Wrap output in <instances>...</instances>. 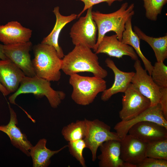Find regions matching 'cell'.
<instances>
[{"label":"cell","mask_w":167,"mask_h":167,"mask_svg":"<svg viewBox=\"0 0 167 167\" xmlns=\"http://www.w3.org/2000/svg\"><path fill=\"white\" fill-rule=\"evenodd\" d=\"M82 45H75L73 49L62 59L61 70L66 75L89 72L94 76L104 79L107 71L100 65L97 54Z\"/></svg>","instance_id":"1"},{"label":"cell","mask_w":167,"mask_h":167,"mask_svg":"<svg viewBox=\"0 0 167 167\" xmlns=\"http://www.w3.org/2000/svg\"><path fill=\"white\" fill-rule=\"evenodd\" d=\"M134 4L128 5L127 2L123 3L120 8L112 13L104 14L97 11L92 12L93 19L97 28L98 36L94 47L95 52L104 36L108 32L113 31L121 41L125 29V25L128 19L134 15Z\"/></svg>","instance_id":"2"},{"label":"cell","mask_w":167,"mask_h":167,"mask_svg":"<svg viewBox=\"0 0 167 167\" xmlns=\"http://www.w3.org/2000/svg\"><path fill=\"white\" fill-rule=\"evenodd\" d=\"M33 50L34 57L32 61L36 75L50 82L58 81L62 59L54 47L41 43L34 45Z\"/></svg>","instance_id":"3"},{"label":"cell","mask_w":167,"mask_h":167,"mask_svg":"<svg viewBox=\"0 0 167 167\" xmlns=\"http://www.w3.org/2000/svg\"><path fill=\"white\" fill-rule=\"evenodd\" d=\"M28 93L32 94L38 98L45 96L53 108H57L66 96L63 92L54 89L50 81L36 75L31 77L25 76L18 90L8 99L10 103L15 104V100L18 96Z\"/></svg>","instance_id":"4"},{"label":"cell","mask_w":167,"mask_h":167,"mask_svg":"<svg viewBox=\"0 0 167 167\" xmlns=\"http://www.w3.org/2000/svg\"><path fill=\"white\" fill-rule=\"evenodd\" d=\"M70 76L69 83L73 88L71 97L79 105L85 106L91 104L99 93L106 89V82L103 78L83 76L77 73Z\"/></svg>","instance_id":"5"},{"label":"cell","mask_w":167,"mask_h":167,"mask_svg":"<svg viewBox=\"0 0 167 167\" xmlns=\"http://www.w3.org/2000/svg\"><path fill=\"white\" fill-rule=\"evenodd\" d=\"M92 7L88 9L85 16L80 17L71 28L70 34L73 44L94 49L97 38V28L92 15Z\"/></svg>","instance_id":"6"},{"label":"cell","mask_w":167,"mask_h":167,"mask_svg":"<svg viewBox=\"0 0 167 167\" xmlns=\"http://www.w3.org/2000/svg\"><path fill=\"white\" fill-rule=\"evenodd\" d=\"M84 139L86 148L91 152L92 160L93 162L97 158V151L101 144L109 140H121L116 132L111 131L109 126L97 119L88 120L87 131Z\"/></svg>","instance_id":"7"},{"label":"cell","mask_w":167,"mask_h":167,"mask_svg":"<svg viewBox=\"0 0 167 167\" xmlns=\"http://www.w3.org/2000/svg\"><path fill=\"white\" fill-rule=\"evenodd\" d=\"M122 108L119 113L121 121L131 119L151 106L149 100L131 83L122 96Z\"/></svg>","instance_id":"8"},{"label":"cell","mask_w":167,"mask_h":167,"mask_svg":"<svg viewBox=\"0 0 167 167\" xmlns=\"http://www.w3.org/2000/svg\"><path fill=\"white\" fill-rule=\"evenodd\" d=\"M134 67L135 72L131 79V83L149 100L151 106L157 105L161 96L160 88L148 74L147 71L143 68L139 60L135 61Z\"/></svg>","instance_id":"9"},{"label":"cell","mask_w":167,"mask_h":167,"mask_svg":"<svg viewBox=\"0 0 167 167\" xmlns=\"http://www.w3.org/2000/svg\"><path fill=\"white\" fill-rule=\"evenodd\" d=\"M32 47L30 41L3 46V52L7 58L19 68L26 76L30 77L36 75L29 53Z\"/></svg>","instance_id":"10"},{"label":"cell","mask_w":167,"mask_h":167,"mask_svg":"<svg viewBox=\"0 0 167 167\" xmlns=\"http://www.w3.org/2000/svg\"><path fill=\"white\" fill-rule=\"evenodd\" d=\"M143 121H149L159 124L167 128V120L164 116L160 105L150 106L131 119L121 121L117 123L114 129L121 139L128 134L130 128L134 125Z\"/></svg>","instance_id":"11"},{"label":"cell","mask_w":167,"mask_h":167,"mask_svg":"<svg viewBox=\"0 0 167 167\" xmlns=\"http://www.w3.org/2000/svg\"><path fill=\"white\" fill-rule=\"evenodd\" d=\"M95 53L105 54L118 59L124 56H127L135 61L138 59V56L133 48L119 40L116 34L110 36L105 35Z\"/></svg>","instance_id":"12"},{"label":"cell","mask_w":167,"mask_h":167,"mask_svg":"<svg viewBox=\"0 0 167 167\" xmlns=\"http://www.w3.org/2000/svg\"><path fill=\"white\" fill-rule=\"evenodd\" d=\"M120 157L122 161L136 165L145 157L147 143L127 134L120 140Z\"/></svg>","instance_id":"13"},{"label":"cell","mask_w":167,"mask_h":167,"mask_svg":"<svg viewBox=\"0 0 167 167\" xmlns=\"http://www.w3.org/2000/svg\"><path fill=\"white\" fill-rule=\"evenodd\" d=\"M10 113L9 123L6 125L0 126V131L6 134L9 138L11 143L27 156H30V150L33 146L28 140L26 135L23 133L17 125V115L8 103Z\"/></svg>","instance_id":"14"},{"label":"cell","mask_w":167,"mask_h":167,"mask_svg":"<svg viewBox=\"0 0 167 167\" xmlns=\"http://www.w3.org/2000/svg\"><path fill=\"white\" fill-rule=\"evenodd\" d=\"M128 134L147 143L156 140L167 138V128L156 123L143 121L131 127Z\"/></svg>","instance_id":"15"},{"label":"cell","mask_w":167,"mask_h":167,"mask_svg":"<svg viewBox=\"0 0 167 167\" xmlns=\"http://www.w3.org/2000/svg\"><path fill=\"white\" fill-rule=\"evenodd\" d=\"M105 62L107 66L113 72L114 80L112 86L108 89L106 88L102 92L101 99L103 101H108L115 94L119 92L124 93L131 84V79L135 73L133 71L126 72L120 70L110 58H106Z\"/></svg>","instance_id":"16"},{"label":"cell","mask_w":167,"mask_h":167,"mask_svg":"<svg viewBox=\"0 0 167 167\" xmlns=\"http://www.w3.org/2000/svg\"><path fill=\"white\" fill-rule=\"evenodd\" d=\"M25 76L23 71L9 59L0 60V83L9 93L18 90Z\"/></svg>","instance_id":"17"},{"label":"cell","mask_w":167,"mask_h":167,"mask_svg":"<svg viewBox=\"0 0 167 167\" xmlns=\"http://www.w3.org/2000/svg\"><path fill=\"white\" fill-rule=\"evenodd\" d=\"M32 32L18 21H11L0 25V41L5 45L27 42L30 41Z\"/></svg>","instance_id":"18"},{"label":"cell","mask_w":167,"mask_h":167,"mask_svg":"<svg viewBox=\"0 0 167 167\" xmlns=\"http://www.w3.org/2000/svg\"><path fill=\"white\" fill-rule=\"evenodd\" d=\"M99 148L101 153L97 157L100 167H123L124 161L120 157V140L107 141Z\"/></svg>","instance_id":"19"},{"label":"cell","mask_w":167,"mask_h":167,"mask_svg":"<svg viewBox=\"0 0 167 167\" xmlns=\"http://www.w3.org/2000/svg\"><path fill=\"white\" fill-rule=\"evenodd\" d=\"M53 11L56 17L55 24L51 32L43 39L41 43L53 46L56 50L59 57L62 59L65 55L62 48L59 45L60 33L66 24L77 17V15L72 14L68 16L63 15L60 14L58 6L54 7Z\"/></svg>","instance_id":"20"},{"label":"cell","mask_w":167,"mask_h":167,"mask_svg":"<svg viewBox=\"0 0 167 167\" xmlns=\"http://www.w3.org/2000/svg\"><path fill=\"white\" fill-rule=\"evenodd\" d=\"M47 140L44 138L39 140L36 144L32 146L30 150L33 167H47L50 164L51 158L67 147L66 145L57 150L53 151L46 147Z\"/></svg>","instance_id":"21"},{"label":"cell","mask_w":167,"mask_h":167,"mask_svg":"<svg viewBox=\"0 0 167 167\" xmlns=\"http://www.w3.org/2000/svg\"><path fill=\"white\" fill-rule=\"evenodd\" d=\"M132 18H130L126 23L125 29L123 33L121 41L133 48L138 56L142 60L144 65L145 69L151 75L153 66L151 62L145 57L141 51L140 45V39L132 29Z\"/></svg>","instance_id":"22"},{"label":"cell","mask_w":167,"mask_h":167,"mask_svg":"<svg viewBox=\"0 0 167 167\" xmlns=\"http://www.w3.org/2000/svg\"><path fill=\"white\" fill-rule=\"evenodd\" d=\"M134 32L140 39L146 42L153 50L157 62H163L167 58V35L154 37L146 35L138 27L135 26Z\"/></svg>","instance_id":"23"},{"label":"cell","mask_w":167,"mask_h":167,"mask_svg":"<svg viewBox=\"0 0 167 167\" xmlns=\"http://www.w3.org/2000/svg\"><path fill=\"white\" fill-rule=\"evenodd\" d=\"M88 120H78L63 127L61 134L65 140L69 142L84 139L87 131Z\"/></svg>","instance_id":"24"},{"label":"cell","mask_w":167,"mask_h":167,"mask_svg":"<svg viewBox=\"0 0 167 167\" xmlns=\"http://www.w3.org/2000/svg\"><path fill=\"white\" fill-rule=\"evenodd\" d=\"M146 157L167 160V138L147 143Z\"/></svg>","instance_id":"25"},{"label":"cell","mask_w":167,"mask_h":167,"mask_svg":"<svg viewBox=\"0 0 167 167\" xmlns=\"http://www.w3.org/2000/svg\"><path fill=\"white\" fill-rule=\"evenodd\" d=\"M145 10L146 17L151 20L156 21L161 13L167 0H142Z\"/></svg>","instance_id":"26"},{"label":"cell","mask_w":167,"mask_h":167,"mask_svg":"<svg viewBox=\"0 0 167 167\" xmlns=\"http://www.w3.org/2000/svg\"><path fill=\"white\" fill-rule=\"evenodd\" d=\"M151 76L160 88H167V66L164 62L156 61L155 63Z\"/></svg>","instance_id":"27"},{"label":"cell","mask_w":167,"mask_h":167,"mask_svg":"<svg viewBox=\"0 0 167 167\" xmlns=\"http://www.w3.org/2000/svg\"><path fill=\"white\" fill-rule=\"evenodd\" d=\"M70 154L74 157L83 167H86L85 161L83 156L84 149L86 145L84 139L69 142L67 144Z\"/></svg>","instance_id":"28"},{"label":"cell","mask_w":167,"mask_h":167,"mask_svg":"<svg viewBox=\"0 0 167 167\" xmlns=\"http://www.w3.org/2000/svg\"><path fill=\"white\" fill-rule=\"evenodd\" d=\"M167 160L146 157L137 167H167Z\"/></svg>","instance_id":"29"},{"label":"cell","mask_w":167,"mask_h":167,"mask_svg":"<svg viewBox=\"0 0 167 167\" xmlns=\"http://www.w3.org/2000/svg\"><path fill=\"white\" fill-rule=\"evenodd\" d=\"M82 1L84 4V7L81 12L77 15V17L79 18L86 10L89 8L92 7L94 5L102 2H106L108 5L110 6L114 2L118 1L122 2L123 0H76Z\"/></svg>","instance_id":"30"},{"label":"cell","mask_w":167,"mask_h":167,"mask_svg":"<svg viewBox=\"0 0 167 167\" xmlns=\"http://www.w3.org/2000/svg\"><path fill=\"white\" fill-rule=\"evenodd\" d=\"M160 89L161 96L159 103L164 116L167 120V88Z\"/></svg>","instance_id":"31"},{"label":"cell","mask_w":167,"mask_h":167,"mask_svg":"<svg viewBox=\"0 0 167 167\" xmlns=\"http://www.w3.org/2000/svg\"><path fill=\"white\" fill-rule=\"evenodd\" d=\"M3 46L4 45L0 44V59L1 60L8 59L4 53Z\"/></svg>","instance_id":"32"},{"label":"cell","mask_w":167,"mask_h":167,"mask_svg":"<svg viewBox=\"0 0 167 167\" xmlns=\"http://www.w3.org/2000/svg\"><path fill=\"white\" fill-rule=\"evenodd\" d=\"M0 92H2V94L4 96H6L10 93L7 91L5 88L0 83Z\"/></svg>","instance_id":"33"}]
</instances>
